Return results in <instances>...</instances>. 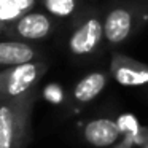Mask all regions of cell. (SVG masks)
Listing matches in <instances>:
<instances>
[{
  "label": "cell",
  "mask_w": 148,
  "mask_h": 148,
  "mask_svg": "<svg viewBox=\"0 0 148 148\" xmlns=\"http://www.w3.org/2000/svg\"><path fill=\"white\" fill-rule=\"evenodd\" d=\"M148 26V0H110L103 7L107 46H119Z\"/></svg>",
  "instance_id": "cell-1"
},
{
  "label": "cell",
  "mask_w": 148,
  "mask_h": 148,
  "mask_svg": "<svg viewBox=\"0 0 148 148\" xmlns=\"http://www.w3.org/2000/svg\"><path fill=\"white\" fill-rule=\"evenodd\" d=\"M35 102L37 89L0 102V148H27L32 143Z\"/></svg>",
  "instance_id": "cell-2"
},
{
  "label": "cell",
  "mask_w": 148,
  "mask_h": 148,
  "mask_svg": "<svg viewBox=\"0 0 148 148\" xmlns=\"http://www.w3.org/2000/svg\"><path fill=\"white\" fill-rule=\"evenodd\" d=\"M103 43V8L94 3L83 5L72 19L67 38L69 53L75 58H88L96 54Z\"/></svg>",
  "instance_id": "cell-3"
},
{
  "label": "cell",
  "mask_w": 148,
  "mask_h": 148,
  "mask_svg": "<svg viewBox=\"0 0 148 148\" xmlns=\"http://www.w3.org/2000/svg\"><path fill=\"white\" fill-rule=\"evenodd\" d=\"M48 72L45 61H34L0 70V102L21 97L37 89V84Z\"/></svg>",
  "instance_id": "cell-4"
},
{
  "label": "cell",
  "mask_w": 148,
  "mask_h": 148,
  "mask_svg": "<svg viewBox=\"0 0 148 148\" xmlns=\"http://www.w3.org/2000/svg\"><path fill=\"white\" fill-rule=\"evenodd\" d=\"M56 24L53 18L42 11L30 10L23 16L16 18L11 24H8L5 34L8 38L23 40V42H40L45 40L54 32Z\"/></svg>",
  "instance_id": "cell-5"
},
{
  "label": "cell",
  "mask_w": 148,
  "mask_h": 148,
  "mask_svg": "<svg viewBox=\"0 0 148 148\" xmlns=\"http://www.w3.org/2000/svg\"><path fill=\"white\" fill-rule=\"evenodd\" d=\"M110 75L123 86H143L148 84V64L123 53H113L110 61Z\"/></svg>",
  "instance_id": "cell-6"
},
{
  "label": "cell",
  "mask_w": 148,
  "mask_h": 148,
  "mask_svg": "<svg viewBox=\"0 0 148 148\" xmlns=\"http://www.w3.org/2000/svg\"><path fill=\"white\" fill-rule=\"evenodd\" d=\"M121 127L118 121L110 118H97L91 119L83 127V137L91 147L94 148H107L112 147L121 137Z\"/></svg>",
  "instance_id": "cell-7"
},
{
  "label": "cell",
  "mask_w": 148,
  "mask_h": 148,
  "mask_svg": "<svg viewBox=\"0 0 148 148\" xmlns=\"http://www.w3.org/2000/svg\"><path fill=\"white\" fill-rule=\"evenodd\" d=\"M40 49L29 42L23 40H2L0 42V67H13L27 62L40 61Z\"/></svg>",
  "instance_id": "cell-8"
},
{
  "label": "cell",
  "mask_w": 148,
  "mask_h": 148,
  "mask_svg": "<svg viewBox=\"0 0 148 148\" xmlns=\"http://www.w3.org/2000/svg\"><path fill=\"white\" fill-rule=\"evenodd\" d=\"M107 83H108V75L102 70H96L91 73L84 75L73 88L72 97L78 105H84L94 100L103 89H105Z\"/></svg>",
  "instance_id": "cell-9"
},
{
  "label": "cell",
  "mask_w": 148,
  "mask_h": 148,
  "mask_svg": "<svg viewBox=\"0 0 148 148\" xmlns=\"http://www.w3.org/2000/svg\"><path fill=\"white\" fill-rule=\"evenodd\" d=\"M45 10L54 18H73L83 8V0H40Z\"/></svg>",
  "instance_id": "cell-10"
},
{
  "label": "cell",
  "mask_w": 148,
  "mask_h": 148,
  "mask_svg": "<svg viewBox=\"0 0 148 148\" xmlns=\"http://www.w3.org/2000/svg\"><path fill=\"white\" fill-rule=\"evenodd\" d=\"M134 143H135V142H134V135H132V134H124L123 140H119L113 148H132V147H134Z\"/></svg>",
  "instance_id": "cell-11"
}]
</instances>
